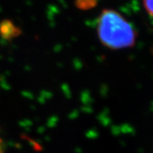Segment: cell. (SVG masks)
<instances>
[{
    "instance_id": "6da1fadb",
    "label": "cell",
    "mask_w": 153,
    "mask_h": 153,
    "mask_svg": "<svg viewBox=\"0 0 153 153\" xmlns=\"http://www.w3.org/2000/svg\"><path fill=\"white\" fill-rule=\"evenodd\" d=\"M96 31L100 42L110 49L131 48L136 42L137 33L134 26L114 10L105 9L100 12Z\"/></svg>"
},
{
    "instance_id": "7a4b0ae2",
    "label": "cell",
    "mask_w": 153,
    "mask_h": 153,
    "mask_svg": "<svg viewBox=\"0 0 153 153\" xmlns=\"http://www.w3.org/2000/svg\"><path fill=\"white\" fill-rule=\"evenodd\" d=\"M22 31L14 24V22L4 19L0 22V37L5 41H12L22 35Z\"/></svg>"
},
{
    "instance_id": "3957f363",
    "label": "cell",
    "mask_w": 153,
    "mask_h": 153,
    "mask_svg": "<svg viewBox=\"0 0 153 153\" xmlns=\"http://www.w3.org/2000/svg\"><path fill=\"white\" fill-rule=\"evenodd\" d=\"M98 4V0H75V5L77 9L82 10H88L94 7Z\"/></svg>"
},
{
    "instance_id": "277c9868",
    "label": "cell",
    "mask_w": 153,
    "mask_h": 153,
    "mask_svg": "<svg viewBox=\"0 0 153 153\" xmlns=\"http://www.w3.org/2000/svg\"><path fill=\"white\" fill-rule=\"evenodd\" d=\"M143 4L146 12L153 17V0H143Z\"/></svg>"
},
{
    "instance_id": "5b68a950",
    "label": "cell",
    "mask_w": 153,
    "mask_h": 153,
    "mask_svg": "<svg viewBox=\"0 0 153 153\" xmlns=\"http://www.w3.org/2000/svg\"><path fill=\"white\" fill-rule=\"evenodd\" d=\"M5 143L4 140L0 137V153H5Z\"/></svg>"
}]
</instances>
